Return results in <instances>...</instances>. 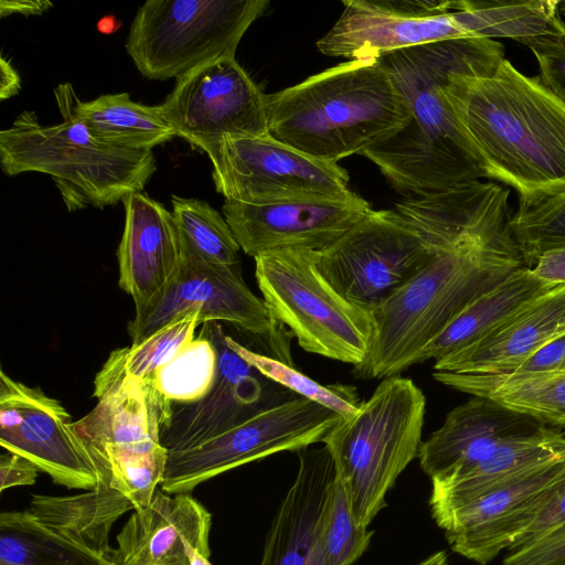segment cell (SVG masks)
Masks as SVG:
<instances>
[{"label":"cell","mask_w":565,"mask_h":565,"mask_svg":"<svg viewBox=\"0 0 565 565\" xmlns=\"http://www.w3.org/2000/svg\"><path fill=\"white\" fill-rule=\"evenodd\" d=\"M510 189L499 185L471 218L408 203L399 215L433 247L430 260L372 315L375 337L360 379L399 375L473 300L527 267L509 221Z\"/></svg>","instance_id":"1"},{"label":"cell","mask_w":565,"mask_h":565,"mask_svg":"<svg viewBox=\"0 0 565 565\" xmlns=\"http://www.w3.org/2000/svg\"><path fill=\"white\" fill-rule=\"evenodd\" d=\"M441 90L483 178L513 188L519 202L565 189V105L537 76L504 57L451 73Z\"/></svg>","instance_id":"2"},{"label":"cell","mask_w":565,"mask_h":565,"mask_svg":"<svg viewBox=\"0 0 565 565\" xmlns=\"http://www.w3.org/2000/svg\"><path fill=\"white\" fill-rule=\"evenodd\" d=\"M503 58L504 46L483 38L427 43L379 57L404 96L411 120L362 156L405 198L426 196L483 179L441 89L451 73L492 68Z\"/></svg>","instance_id":"3"},{"label":"cell","mask_w":565,"mask_h":565,"mask_svg":"<svg viewBox=\"0 0 565 565\" xmlns=\"http://www.w3.org/2000/svg\"><path fill=\"white\" fill-rule=\"evenodd\" d=\"M268 131L315 159L339 160L381 145L411 120L377 60H350L266 95Z\"/></svg>","instance_id":"4"},{"label":"cell","mask_w":565,"mask_h":565,"mask_svg":"<svg viewBox=\"0 0 565 565\" xmlns=\"http://www.w3.org/2000/svg\"><path fill=\"white\" fill-rule=\"evenodd\" d=\"M54 96L61 122L43 126L34 111L25 110L0 131L2 171L50 175L70 212L116 205L141 192L157 169L152 151L103 142L74 115L64 83Z\"/></svg>","instance_id":"5"},{"label":"cell","mask_w":565,"mask_h":565,"mask_svg":"<svg viewBox=\"0 0 565 565\" xmlns=\"http://www.w3.org/2000/svg\"><path fill=\"white\" fill-rule=\"evenodd\" d=\"M425 409V395L413 380L385 377L355 415L341 418L321 439L360 525L369 526L418 457Z\"/></svg>","instance_id":"6"},{"label":"cell","mask_w":565,"mask_h":565,"mask_svg":"<svg viewBox=\"0 0 565 565\" xmlns=\"http://www.w3.org/2000/svg\"><path fill=\"white\" fill-rule=\"evenodd\" d=\"M254 259L269 313L305 351L353 367L364 362L375 337L373 315L347 300L322 277L315 250L286 248Z\"/></svg>","instance_id":"7"},{"label":"cell","mask_w":565,"mask_h":565,"mask_svg":"<svg viewBox=\"0 0 565 565\" xmlns=\"http://www.w3.org/2000/svg\"><path fill=\"white\" fill-rule=\"evenodd\" d=\"M267 0H148L137 10L126 51L149 79L182 78L216 60L235 56Z\"/></svg>","instance_id":"8"},{"label":"cell","mask_w":565,"mask_h":565,"mask_svg":"<svg viewBox=\"0 0 565 565\" xmlns=\"http://www.w3.org/2000/svg\"><path fill=\"white\" fill-rule=\"evenodd\" d=\"M171 420L149 383L125 379L105 392L72 427L100 481L127 497L135 510L151 501L167 462L161 430ZM99 481V482H100Z\"/></svg>","instance_id":"9"},{"label":"cell","mask_w":565,"mask_h":565,"mask_svg":"<svg viewBox=\"0 0 565 565\" xmlns=\"http://www.w3.org/2000/svg\"><path fill=\"white\" fill-rule=\"evenodd\" d=\"M132 502L99 482L74 495L33 494L0 514V565H114L109 533Z\"/></svg>","instance_id":"10"},{"label":"cell","mask_w":565,"mask_h":565,"mask_svg":"<svg viewBox=\"0 0 565 565\" xmlns=\"http://www.w3.org/2000/svg\"><path fill=\"white\" fill-rule=\"evenodd\" d=\"M433 247L394 210H372L316 252L322 277L347 300L373 313L431 258Z\"/></svg>","instance_id":"11"},{"label":"cell","mask_w":565,"mask_h":565,"mask_svg":"<svg viewBox=\"0 0 565 565\" xmlns=\"http://www.w3.org/2000/svg\"><path fill=\"white\" fill-rule=\"evenodd\" d=\"M204 152L213 164L215 189L225 201L274 204L354 193L348 172L338 163L309 157L270 135L225 136Z\"/></svg>","instance_id":"12"},{"label":"cell","mask_w":565,"mask_h":565,"mask_svg":"<svg viewBox=\"0 0 565 565\" xmlns=\"http://www.w3.org/2000/svg\"><path fill=\"white\" fill-rule=\"evenodd\" d=\"M340 419L333 411L296 397L194 447L168 452L160 489L191 493L200 483L242 465L319 443Z\"/></svg>","instance_id":"13"},{"label":"cell","mask_w":565,"mask_h":565,"mask_svg":"<svg viewBox=\"0 0 565 565\" xmlns=\"http://www.w3.org/2000/svg\"><path fill=\"white\" fill-rule=\"evenodd\" d=\"M181 250L180 266L163 292L129 322L131 344L181 315L199 311L202 324L209 321L233 324L243 333L268 342L287 364L294 365L291 333L273 319L264 300L250 291L243 279L242 266L207 263Z\"/></svg>","instance_id":"14"},{"label":"cell","mask_w":565,"mask_h":565,"mask_svg":"<svg viewBox=\"0 0 565 565\" xmlns=\"http://www.w3.org/2000/svg\"><path fill=\"white\" fill-rule=\"evenodd\" d=\"M161 105L177 136L202 151L225 136L269 135L266 94L235 56L216 60L177 79Z\"/></svg>","instance_id":"15"},{"label":"cell","mask_w":565,"mask_h":565,"mask_svg":"<svg viewBox=\"0 0 565 565\" xmlns=\"http://www.w3.org/2000/svg\"><path fill=\"white\" fill-rule=\"evenodd\" d=\"M70 413L39 387L0 371V445L68 489L92 490L99 473L72 427Z\"/></svg>","instance_id":"16"},{"label":"cell","mask_w":565,"mask_h":565,"mask_svg":"<svg viewBox=\"0 0 565 565\" xmlns=\"http://www.w3.org/2000/svg\"><path fill=\"white\" fill-rule=\"evenodd\" d=\"M564 490L562 457L455 511L439 527L454 552L486 565L519 542Z\"/></svg>","instance_id":"17"},{"label":"cell","mask_w":565,"mask_h":565,"mask_svg":"<svg viewBox=\"0 0 565 565\" xmlns=\"http://www.w3.org/2000/svg\"><path fill=\"white\" fill-rule=\"evenodd\" d=\"M200 333L211 340L217 353L215 381L200 401L173 408L171 420L160 436L167 454L194 447L264 411L299 397L241 358L227 344L226 333L218 322L203 323Z\"/></svg>","instance_id":"18"},{"label":"cell","mask_w":565,"mask_h":565,"mask_svg":"<svg viewBox=\"0 0 565 565\" xmlns=\"http://www.w3.org/2000/svg\"><path fill=\"white\" fill-rule=\"evenodd\" d=\"M331 29L317 41L327 56L377 60L397 50L468 38L449 0H347Z\"/></svg>","instance_id":"19"},{"label":"cell","mask_w":565,"mask_h":565,"mask_svg":"<svg viewBox=\"0 0 565 565\" xmlns=\"http://www.w3.org/2000/svg\"><path fill=\"white\" fill-rule=\"evenodd\" d=\"M241 249L248 256L301 248L320 252L371 211L359 194L328 200L246 204L225 201L222 207Z\"/></svg>","instance_id":"20"},{"label":"cell","mask_w":565,"mask_h":565,"mask_svg":"<svg viewBox=\"0 0 565 565\" xmlns=\"http://www.w3.org/2000/svg\"><path fill=\"white\" fill-rule=\"evenodd\" d=\"M547 426L526 414L473 396L451 409L444 424L420 445L418 459L431 482L460 477L498 447L536 435Z\"/></svg>","instance_id":"21"},{"label":"cell","mask_w":565,"mask_h":565,"mask_svg":"<svg viewBox=\"0 0 565 565\" xmlns=\"http://www.w3.org/2000/svg\"><path fill=\"white\" fill-rule=\"evenodd\" d=\"M212 515L190 493L156 491L134 510L118 533L114 565H191L198 551L210 557Z\"/></svg>","instance_id":"22"},{"label":"cell","mask_w":565,"mask_h":565,"mask_svg":"<svg viewBox=\"0 0 565 565\" xmlns=\"http://www.w3.org/2000/svg\"><path fill=\"white\" fill-rule=\"evenodd\" d=\"M122 203L125 227L117 248L118 284L132 298L138 312L163 292L177 273L181 242L172 212L160 202L137 192Z\"/></svg>","instance_id":"23"},{"label":"cell","mask_w":565,"mask_h":565,"mask_svg":"<svg viewBox=\"0 0 565 565\" xmlns=\"http://www.w3.org/2000/svg\"><path fill=\"white\" fill-rule=\"evenodd\" d=\"M297 452L298 471L273 519L259 565H326L318 526L334 462L326 446Z\"/></svg>","instance_id":"24"},{"label":"cell","mask_w":565,"mask_h":565,"mask_svg":"<svg viewBox=\"0 0 565 565\" xmlns=\"http://www.w3.org/2000/svg\"><path fill=\"white\" fill-rule=\"evenodd\" d=\"M565 332V285L556 286L476 343L434 363L435 371L500 374Z\"/></svg>","instance_id":"25"},{"label":"cell","mask_w":565,"mask_h":565,"mask_svg":"<svg viewBox=\"0 0 565 565\" xmlns=\"http://www.w3.org/2000/svg\"><path fill=\"white\" fill-rule=\"evenodd\" d=\"M562 457H565V437L557 429L546 428L536 435L504 444L465 475L431 482V516L439 526L455 511Z\"/></svg>","instance_id":"26"},{"label":"cell","mask_w":565,"mask_h":565,"mask_svg":"<svg viewBox=\"0 0 565 565\" xmlns=\"http://www.w3.org/2000/svg\"><path fill=\"white\" fill-rule=\"evenodd\" d=\"M554 287L535 277L529 267L516 270L468 305L425 348L420 362L438 361L476 343Z\"/></svg>","instance_id":"27"},{"label":"cell","mask_w":565,"mask_h":565,"mask_svg":"<svg viewBox=\"0 0 565 565\" xmlns=\"http://www.w3.org/2000/svg\"><path fill=\"white\" fill-rule=\"evenodd\" d=\"M64 85L74 115L103 142L130 150H151L177 136L162 105L134 102L128 93L82 102L72 84Z\"/></svg>","instance_id":"28"},{"label":"cell","mask_w":565,"mask_h":565,"mask_svg":"<svg viewBox=\"0 0 565 565\" xmlns=\"http://www.w3.org/2000/svg\"><path fill=\"white\" fill-rule=\"evenodd\" d=\"M559 0H458L456 18L468 38H565Z\"/></svg>","instance_id":"29"},{"label":"cell","mask_w":565,"mask_h":565,"mask_svg":"<svg viewBox=\"0 0 565 565\" xmlns=\"http://www.w3.org/2000/svg\"><path fill=\"white\" fill-rule=\"evenodd\" d=\"M200 324V312H188L141 341L114 350L95 376L93 396L99 398L125 379L151 380L160 367L194 340Z\"/></svg>","instance_id":"30"},{"label":"cell","mask_w":565,"mask_h":565,"mask_svg":"<svg viewBox=\"0 0 565 565\" xmlns=\"http://www.w3.org/2000/svg\"><path fill=\"white\" fill-rule=\"evenodd\" d=\"M217 353L211 340L202 333L160 367L151 380L164 408L173 414L174 405L193 404L205 396L214 384Z\"/></svg>","instance_id":"31"},{"label":"cell","mask_w":565,"mask_h":565,"mask_svg":"<svg viewBox=\"0 0 565 565\" xmlns=\"http://www.w3.org/2000/svg\"><path fill=\"white\" fill-rule=\"evenodd\" d=\"M181 248L207 263L241 266L239 245L226 220L207 202L172 195Z\"/></svg>","instance_id":"32"},{"label":"cell","mask_w":565,"mask_h":565,"mask_svg":"<svg viewBox=\"0 0 565 565\" xmlns=\"http://www.w3.org/2000/svg\"><path fill=\"white\" fill-rule=\"evenodd\" d=\"M227 344L263 375L282 385L296 395L324 406L341 418L355 415L362 404L354 386L322 385L299 372L294 365L256 351L253 347L226 334Z\"/></svg>","instance_id":"33"},{"label":"cell","mask_w":565,"mask_h":565,"mask_svg":"<svg viewBox=\"0 0 565 565\" xmlns=\"http://www.w3.org/2000/svg\"><path fill=\"white\" fill-rule=\"evenodd\" d=\"M374 532L360 525L342 481L334 477L322 505L318 541L326 565H352L366 551Z\"/></svg>","instance_id":"34"},{"label":"cell","mask_w":565,"mask_h":565,"mask_svg":"<svg viewBox=\"0 0 565 565\" xmlns=\"http://www.w3.org/2000/svg\"><path fill=\"white\" fill-rule=\"evenodd\" d=\"M509 228L529 268L544 252L565 245V189L519 202Z\"/></svg>","instance_id":"35"},{"label":"cell","mask_w":565,"mask_h":565,"mask_svg":"<svg viewBox=\"0 0 565 565\" xmlns=\"http://www.w3.org/2000/svg\"><path fill=\"white\" fill-rule=\"evenodd\" d=\"M513 411L565 427V372L508 381L480 392Z\"/></svg>","instance_id":"36"},{"label":"cell","mask_w":565,"mask_h":565,"mask_svg":"<svg viewBox=\"0 0 565 565\" xmlns=\"http://www.w3.org/2000/svg\"><path fill=\"white\" fill-rule=\"evenodd\" d=\"M561 372H565V332L556 335L523 361L500 374H461L435 371L433 376L446 386L477 396L483 390L503 382Z\"/></svg>","instance_id":"37"},{"label":"cell","mask_w":565,"mask_h":565,"mask_svg":"<svg viewBox=\"0 0 565 565\" xmlns=\"http://www.w3.org/2000/svg\"><path fill=\"white\" fill-rule=\"evenodd\" d=\"M522 44L537 62L540 82L565 105V38H536Z\"/></svg>","instance_id":"38"},{"label":"cell","mask_w":565,"mask_h":565,"mask_svg":"<svg viewBox=\"0 0 565 565\" xmlns=\"http://www.w3.org/2000/svg\"><path fill=\"white\" fill-rule=\"evenodd\" d=\"M502 565H565V523L537 541L511 547Z\"/></svg>","instance_id":"39"},{"label":"cell","mask_w":565,"mask_h":565,"mask_svg":"<svg viewBox=\"0 0 565 565\" xmlns=\"http://www.w3.org/2000/svg\"><path fill=\"white\" fill-rule=\"evenodd\" d=\"M40 469L29 459L13 454H2L0 457V490L35 483Z\"/></svg>","instance_id":"40"},{"label":"cell","mask_w":565,"mask_h":565,"mask_svg":"<svg viewBox=\"0 0 565 565\" xmlns=\"http://www.w3.org/2000/svg\"><path fill=\"white\" fill-rule=\"evenodd\" d=\"M530 269L535 277L547 285H565V245L541 254Z\"/></svg>","instance_id":"41"},{"label":"cell","mask_w":565,"mask_h":565,"mask_svg":"<svg viewBox=\"0 0 565 565\" xmlns=\"http://www.w3.org/2000/svg\"><path fill=\"white\" fill-rule=\"evenodd\" d=\"M52 7L53 3L46 0H1L0 14L1 18L13 13L23 15L41 14Z\"/></svg>","instance_id":"42"},{"label":"cell","mask_w":565,"mask_h":565,"mask_svg":"<svg viewBox=\"0 0 565 565\" xmlns=\"http://www.w3.org/2000/svg\"><path fill=\"white\" fill-rule=\"evenodd\" d=\"M21 88V79L17 70L3 56L0 60V99L15 96Z\"/></svg>","instance_id":"43"},{"label":"cell","mask_w":565,"mask_h":565,"mask_svg":"<svg viewBox=\"0 0 565 565\" xmlns=\"http://www.w3.org/2000/svg\"><path fill=\"white\" fill-rule=\"evenodd\" d=\"M121 25V22L114 15H105L97 23V30L104 34H111L116 32Z\"/></svg>","instance_id":"44"},{"label":"cell","mask_w":565,"mask_h":565,"mask_svg":"<svg viewBox=\"0 0 565 565\" xmlns=\"http://www.w3.org/2000/svg\"><path fill=\"white\" fill-rule=\"evenodd\" d=\"M418 565H447V555L444 551L436 552Z\"/></svg>","instance_id":"45"},{"label":"cell","mask_w":565,"mask_h":565,"mask_svg":"<svg viewBox=\"0 0 565 565\" xmlns=\"http://www.w3.org/2000/svg\"><path fill=\"white\" fill-rule=\"evenodd\" d=\"M191 565H212L209 557L195 551L191 556Z\"/></svg>","instance_id":"46"},{"label":"cell","mask_w":565,"mask_h":565,"mask_svg":"<svg viewBox=\"0 0 565 565\" xmlns=\"http://www.w3.org/2000/svg\"><path fill=\"white\" fill-rule=\"evenodd\" d=\"M558 10L561 15H565V0H559Z\"/></svg>","instance_id":"47"}]
</instances>
